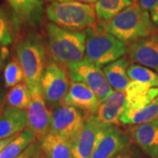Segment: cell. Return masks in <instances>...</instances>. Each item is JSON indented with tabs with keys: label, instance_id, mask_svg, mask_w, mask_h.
<instances>
[{
	"label": "cell",
	"instance_id": "1",
	"mask_svg": "<svg viewBox=\"0 0 158 158\" xmlns=\"http://www.w3.org/2000/svg\"><path fill=\"white\" fill-rule=\"evenodd\" d=\"M99 23L108 33L127 45L158 34L149 13L137 2H134L111 20Z\"/></svg>",
	"mask_w": 158,
	"mask_h": 158
},
{
	"label": "cell",
	"instance_id": "2",
	"mask_svg": "<svg viewBox=\"0 0 158 158\" xmlns=\"http://www.w3.org/2000/svg\"><path fill=\"white\" fill-rule=\"evenodd\" d=\"M48 51L54 62L69 65L85 59L86 34L84 31H69L54 23L46 24Z\"/></svg>",
	"mask_w": 158,
	"mask_h": 158
},
{
	"label": "cell",
	"instance_id": "3",
	"mask_svg": "<svg viewBox=\"0 0 158 158\" xmlns=\"http://www.w3.org/2000/svg\"><path fill=\"white\" fill-rule=\"evenodd\" d=\"M47 46L35 33L21 36L15 44V53L23 69L25 82L31 91L40 86V80L47 62Z\"/></svg>",
	"mask_w": 158,
	"mask_h": 158
},
{
	"label": "cell",
	"instance_id": "4",
	"mask_svg": "<svg viewBox=\"0 0 158 158\" xmlns=\"http://www.w3.org/2000/svg\"><path fill=\"white\" fill-rule=\"evenodd\" d=\"M85 58L100 68L117 61L127 53L128 46L108 33L99 22L85 29Z\"/></svg>",
	"mask_w": 158,
	"mask_h": 158
},
{
	"label": "cell",
	"instance_id": "5",
	"mask_svg": "<svg viewBox=\"0 0 158 158\" xmlns=\"http://www.w3.org/2000/svg\"><path fill=\"white\" fill-rule=\"evenodd\" d=\"M46 16L69 31H84L98 23L94 6L77 2H51L46 7Z\"/></svg>",
	"mask_w": 158,
	"mask_h": 158
},
{
	"label": "cell",
	"instance_id": "6",
	"mask_svg": "<svg viewBox=\"0 0 158 158\" xmlns=\"http://www.w3.org/2000/svg\"><path fill=\"white\" fill-rule=\"evenodd\" d=\"M66 68L69 79L87 85L96 94L100 103L106 101L114 91L103 69L85 58L81 62L69 64Z\"/></svg>",
	"mask_w": 158,
	"mask_h": 158
},
{
	"label": "cell",
	"instance_id": "7",
	"mask_svg": "<svg viewBox=\"0 0 158 158\" xmlns=\"http://www.w3.org/2000/svg\"><path fill=\"white\" fill-rule=\"evenodd\" d=\"M9 5L17 35L33 33L41 26L46 14L43 0H6Z\"/></svg>",
	"mask_w": 158,
	"mask_h": 158
},
{
	"label": "cell",
	"instance_id": "8",
	"mask_svg": "<svg viewBox=\"0 0 158 158\" xmlns=\"http://www.w3.org/2000/svg\"><path fill=\"white\" fill-rule=\"evenodd\" d=\"M67 68L56 62H49L46 66L40 80L42 95L48 106L56 107L61 104L69 90Z\"/></svg>",
	"mask_w": 158,
	"mask_h": 158
},
{
	"label": "cell",
	"instance_id": "9",
	"mask_svg": "<svg viewBox=\"0 0 158 158\" xmlns=\"http://www.w3.org/2000/svg\"><path fill=\"white\" fill-rule=\"evenodd\" d=\"M85 123V114L79 109L59 105L52 111L49 132L72 144Z\"/></svg>",
	"mask_w": 158,
	"mask_h": 158
},
{
	"label": "cell",
	"instance_id": "10",
	"mask_svg": "<svg viewBox=\"0 0 158 158\" xmlns=\"http://www.w3.org/2000/svg\"><path fill=\"white\" fill-rule=\"evenodd\" d=\"M126 111V92L114 90L106 101L100 104L97 112L91 115H85L89 119L101 128L118 127L120 118Z\"/></svg>",
	"mask_w": 158,
	"mask_h": 158
},
{
	"label": "cell",
	"instance_id": "11",
	"mask_svg": "<svg viewBox=\"0 0 158 158\" xmlns=\"http://www.w3.org/2000/svg\"><path fill=\"white\" fill-rule=\"evenodd\" d=\"M31 92L32 99L26 112L27 127L34 133L37 140H40L49 132L52 112L48 107L40 86Z\"/></svg>",
	"mask_w": 158,
	"mask_h": 158
},
{
	"label": "cell",
	"instance_id": "12",
	"mask_svg": "<svg viewBox=\"0 0 158 158\" xmlns=\"http://www.w3.org/2000/svg\"><path fill=\"white\" fill-rule=\"evenodd\" d=\"M130 140L129 135L119 129L118 127L104 128L91 158H113L127 149Z\"/></svg>",
	"mask_w": 158,
	"mask_h": 158
},
{
	"label": "cell",
	"instance_id": "13",
	"mask_svg": "<svg viewBox=\"0 0 158 158\" xmlns=\"http://www.w3.org/2000/svg\"><path fill=\"white\" fill-rule=\"evenodd\" d=\"M100 104L96 94L87 85L72 82L60 105L73 106L82 111L85 115H91L96 113Z\"/></svg>",
	"mask_w": 158,
	"mask_h": 158
},
{
	"label": "cell",
	"instance_id": "14",
	"mask_svg": "<svg viewBox=\"0 0 158 158\" xmlns=\"http://www.w3.org/2000/svg\"><path fill=\"white\" fill-rule=\"evenodd\" d=\"M127 54L132 62L158 72V34L128 45Z\"/></svg>",
	"mask_w": 158,
	"mask_h": 158
},
{
	"label": "cell",
	"instance_id": "15",
	"mask_svg": "<svg viewBox=\"0 0 158 158\" xmlns=\"http://www.w3.org/2000/svg\"><path fill=\"white\" fill-rule=\"evenodd\" d=\"M103 132L104 128L85 118L83 129L71 144L72 158H91Z\"/></svg>",
	"mask_w": 158,
	"mask_h": 158
},
{
	"label": "cell",
	"instance_id": "16",
	"mask_svg": "<svg viewBox=\"0 0 158 158\" xmlns=\"http://www.w3.org/2000/svg\"><path fill=\"white\" fill-rule=\"evenodd\" d=\"M131 140L151 158H158V119L128 128Z\"/></svg>",
	"mask_w": 158,
	"mask_h": 158
},
{
	"label": "cell",
	"instance_id": "17",
	"mask_svg": "<svg viewBox=\"0 0 158 158\" xmlns=\"http://www.w3.org/2000/svg\"><path fill=\"white\" fill-rule=\"evenodd\" d=\"M26 127V111L7 106H5L0 115V140L20 134Z\"/></svg>",
	"mask_w": 158,
	"mask_h": 158
},
{
	"label": "cell",
	"instance_id": "18",
	"mask_svg": "<svg viewBox=\"0 0 158 158\" xmlns=\"http://www.w3.org/2000/svg\"><path fill=\"white\" fill-rule=\"evenodd\" d=\"M128 67V60L124 56L104 67L103 71L113 90L122 91L127 90L131 82L127 75Z\"/></svg>",
	"mask_w": 158,
	"mask_h": 158
},
{
	"label": "cell",
	"instance_id": "19",
	"mask_svg": "<svg viewBox=\"0 0 158 158\" xmlns=\"http://www.w3.org/2000/svg\"><path fill=\"white\" fill-rule=\"evenodd\" d=\"M46 158H72L71 144L51 132L38 140Z\"/></svg>",
	"mask_w": 158,
	"mask_h": 158
},
{
	"label": "cell",
	"instance_id": "20",
	"mask_svg": "<svg viewBox=\"0 0 158 158\" xmlns=\"http://www.w3.org/2000/svg\"><path fill=\"white\" fill-rule=\"evenodd\" d=\"M158 119V97L150 104L138 110H126L120 118L124 125H141Z\"/></svg>",
	"mask_w": 158,
	"mask_h": 158
},
{
	"label": "cell",
	"instance_id": "21",
	"mask_svg": "<svg viewBox=\"0 0 158 158\" xmlns=\"http://www.w3.org/2000/svg\"><path fill=\"white\" fill-rule=\"evenodd\" d=\"M133 3L132 0H97L94 6L97 18L99 21H109Z\"/></svg>",
	"mask_w": 158,
	"mask_h": 158
},
{
	"label": "cell",
	"instance_id": "22",
	"mask_svg": "<svg viewBox=\"0 0 158 158\" xmlns=\"http://www.w3.org/2000/svg\"><path fill=\"white\" fill-rule=\"evenodd\" d=\"M36 140L34 133L26 127L3 149L0 153V158H18L27 148Z\"/></svg>",
	"mask_w": 158,
	"mask_h": 158
},
{
	"label": "cell",
	"instance_id": "23",
	"mask_svg": "<svg viewBox=\"0 0 158 158\" xmlns=\"http://www.w3.org/2000/svg\"><path fill=\"white\" fill-rule=\"evenodd\" d=\"M32 99V92L26 82L13 86L6 93V105L7 106L26 111L28 109Z\"/></svg>",
	"mask_w": 158,
	"mask_h": 158
},
{
	"label": "cell",
	"instance_id": "24",
	"mask_svg": "<svg viewBox=\"0 0 158 158\" xmlns=\"http://www.w3.org/2000/svg\"><path fill=\"white\" fill-rule=\"evenodd\" d=\"M18 36L10 9L0 6V47L6 48L12 44L14 37Z\"/></svg>",
	"mask_w": 158,
	"mask_h": 158
},
{
	"label": "cell",
	"instance_id": "25",
	"mask_svg": "<svg viewBox=\"0 0 158 158\" xmlns=\"http://www.w3.org/2000/svg\"><path fill=\"white\" fill-rule=\"evenodd\" d=\"M127 75L131 81L145 85L149 87H158V73L151 69L138 63L129 65Z\"/></svg>",
	"mask_w": 158,
	"mask_h": 158
},
{
	"label": "cell",
	"instance_id": "26",
	"mask_svg": "<svg viewBox=\"0 0 158 158\" xmlns=\"http://www.w3.org/2000/svg\"><path fill=\"white\" fill-rule=\"evenodd\" d=\"M158 97V87L140 93L126 95V110H138L150 104Z\"/></svg>",
	"mask_w": 158,
	"mask_h": 158
},
{
	"label": "cell",
	"instance_id": "27",
	"mask_svg": "<svg viewBox=\"0 0 158 158\" xmlns=\"http://www.w3.org/2000/svg\"><path fill=\"white\" fill-rule=\"evenodd\" d=\"M4 82L6 88H12L13 86L25 82L23 69L16 56L12 57L11 61L6 64L4 69Z\"/></svg>",
	"mask_w": 158,
	"mask_h": 158
},
{
	"label": "cell",
	"instance_id": "28",
	"mask_svg": "<svg viewBox=\"0 0 158 158\" xmlns=\"http://www.w3.org/2000/svg\"><path fill=\"white\" fill-rule=\"evenodd\" d=\"M139 4L149 13L153 23L158 29V0H139Z\"/></svg>",
	"mask_w": 158,
	"mask_h": 158
},
{
	"label": "cell",
	"instance_id": "29",
	"mask_svg": "<svg viewBox=\"0 0 158 158\" xmlns=\"http://www.w3.org/2000/svg\"><path fill=\"white\" fill-rule=\"evenodd\" d=\"M44 154L38 140L27 147L18 158H43Z\"/></svg>",
	"mask_w": 158,
	"mask_h": 158
},
{
	"label": "cell",
	"instance_id": "30",
	"mask_svg": "<svg viewBox=\"0 0 158 158\" xmlns=\"http://www.w3.org/2000/svg\"><path fill=\"white\" fill-rule=\"evenodd\" d=\"M48 2H77V3H84V4H95L97 0H46Z\"/></svg>",
	"mask_w": 158,
	"mask_h": 158
},
{
	"label": "cell",
	"instance_id": "31",
	"mask_svg": "<svg viewBox=\"0 0 158 158\" xmlns=\"http://www.w3.org/2000/svg\"><path fill=\"white\" fill-rule=\"evenodd\" d=\"M18 135H13L11 136V137H9V138H6V139H3V140H0V153L3 151V149L5 148L11 142L16 136H17Z\"/></svg>",
	"mask_w": 158,
	"mask_h": 158
},
{
	"label": "cell",
	"instance_id": "32",
	"mask_svg": "<svg viewBox=\"0 0 158 158\" xmlns=\"http://www.w3.org/2000/svg\"><path fill=\"white\" fill-rule=\"evenodd\" d=\"M8 54H9V51H8V49L6 48H2L0 49V67L3 65L6 58L8 56Z\"/></svg>",
	"mask_w": 158,
	"mask_h": 158
},
{
	"label": "cell",
	"instance_id": "33",
	"mask_svg": "<svg viewBox=\"0 0 158 158\" xmlns=\"http://www.w3.org/2000/svg\"><path fill=\"white\" fill-rule=\"evenodd\" d=\"M6 93L3 90H0V115L3 112L4 108H5V105H6Z\"/></svg>",
	"mask_w": 158,
	"mask_h": 158
},
{
	"label": "cell",
	"instance_id": "34",
	"mask_svg": "<svg viewBox=\"0 0 158 158\" xmlns=\"http://www.w3.org/2000/svg\"><path fill=\"white\" fill-rule=\"evenodd\" d=\"M113 158H133V157H132L131 154H130L129 152H127V149H126L125 151L121 152L120 154H118V156H114Z\"/></svg>",
	"mask_w": 158,
	"mask_h": 158
},
{
	"label": "cell",
	"instance_id": "35",
	"mask_svg": "<svg viewBox=\"0 0 158 158\" xmlns=\"http://www.w3.org/2000/svg\"><path fill=\"white\" fill-rule=\"evenodd\" d=\"M132 1H133V2H137L138 0H132Z\"/></svg>",
	"mask_w": 158,
	"mask_h": 158
},
{
	"label": "cell",
	"instance_id": "36",
	"mask_svg": "<svg viewBox=\"0 0 158 158\" xmlns=\"http://www.w3.org/2000/svg\"><path fill=\"white\" fill-rule=\"evenodd\" d=\"M43 158H46V157H45V156H43Z\"/></svg>",
	"mask_w": 158,
	"mask_h": 158
}]
</instances>
